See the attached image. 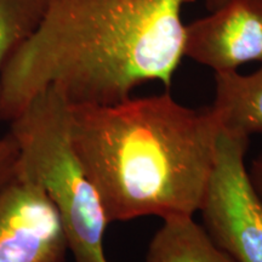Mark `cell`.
Segmentation results:
<instances>
[{"label":"cell","mask_w":262,"mask_h":262,"mask_svg":"<svg viewBox=\"0 0 262 262\" xmlns=\"http://www.w3.org/2000/svg\"><path fill=\"white\" fill-rule=\"evenodd\" d=\"M195 0H48L35 32L0 72V120L54 86L70 104L111 106L135 88L166 89L181 63L183 5Z\"/></svg>","instance_id":"6da1fadb"},{"label":"cell","mask_w":262,"mask_h":262,"mask_svg":"<svg viewBox=\"0 0 262 262\" xmlns=\"http://www.w3.org/2000/svg\"><path fill=\"white\" fill-rule=\"evenodd\" d=\"M47 5L48 0H0V72L12 51L40 25Z\"/></svg>","instance_id":"9c48e42d"},{"label":"cell","mask_w":262,"mask_h":262,"mask_svg":"<svg viewBox=\"0 0 262 262\" xmlns=\"http://www.w3.org/2000/svg\"><path fill=\"white\" fill-rule=\"evenodd\" d=\"M248 171L255 189L262 198V152L251 162L250 170Z\"/></svg>","instance_id":"8fae6325"},{"label":"cell","mask_w":262,"mask_h":262,"mask_svg":"<svg viewBox=\"0 0 262 262\" xmlns=\"http://www.w3.org/2000/svg\"><path fill=\"white\" fill-rule=\"evenodd\" d=\"M183 54L214 72L262 62V0H229L186 26Z\"/></svg>","instance_id":"8992f818"},{"label":"cell","mask_w":262,"mask_h":262,"mask_svg":"<svg viewBox=\"0 0 262 262\" xmlns=\"http://www.w3.org/2000/svg\"><path fill=\"white\" fill-rule=\"evenodd\" d=\"M221 125L211 107L169 91L111 106L70 104L73 148L110 224L194 216L214 168Z\"/></svg>","instance_id":"7a4b0ae2"},{"label":"cell","mask_w":262,"mask_h":262,"mask_svg":"<svg viewBox=\"0 0 262 262\" xmlns=\"http://www.w3.org/2000/svg\"><path fill=\"white\" fill-rule=\"evenodd\" d=\"M9 133L18 148L17 171L38 182L50 196L74 261L108 262L103 235L110 222L72 145L70 103L48 86L10 122Z\"/></svg>","instance_id":"3957f363"},{"label":"cell","mask_w":262,"mask_h":262,"mask_svg":"<svg viewBox=\"0 0 262 262\" xmlns=\"http://www.w3.org/2000/svg\"><path fill=\"white\" fill-rule=\"evenodd\" d=\"M146 262H235L192 216L163 219L149 242Z\"/></svg>","instance_id":"ba28073f"},{"label":"cell","mask_w":262,"mask_h":262,"mask_svg":"<svg viewBox=\"0 0 262 262\" xmlns=\"http://www.w3.org/2000/svg\"><path fill=\"white\" fill-rule=\"evenodd\" d=\"M68 241L44 188L24 173L0 191V262H64Z\"/></svg>","instance_id":"5b68a950"},{"label":"cell","mask_w":262,"mask_h":262,"mask_svg":"<svg viewBox=\"0 0 262 262\" xmlns=\"http://www.w3.org/2000/svg\"><path fill=\"white\" fill-rule=\"evenodd\" d=\"M18 148L10 133L0 137V191L16 175Z\"/></svg>","instance_id":"30bf717a"},{"label":"cell","mask_w":262,"mask_h":262,"mask_svg":"<svg viewBox=\"0 0 262 262\" xmlns=\"http://www.w3.org/2000/svg\"><path fill=\"white\" fill-rule=\"evenodd\" d=\"M229 0H205V5L208 6V9L210 11H215V10L220 9L225 4H227Z\"/></svg>","instance_id":"7c38bea8"},{"label":"cell","mask_w":262,"mask_h":262,"mask_svg":"<svg viewBox=\"0 0 262 262\" xmlns=\"http://www.w3.org/2000/svg\"><path fill=\"white\" fill-rule=\"evenodd\" d=\"M249 137L220 131L199 208L211 241L235 262H262V198L245 166Z\"/></svg>","instance_id":"277c9868"},{"label":"cell","mask_w":262,"mask_h":262,"mask_svg":"<svg viewBox=\"0 0 262 262\" xmlns=\"http://www.w3.org/2000/svg\"><path fill=\"white\" fill-rule=\"evenodd\" d=\"M211 108L222 130L248 137L262 134V67L249 75L215 72Z\"/></svg>","instance_id":"52a82bcc"}]
</instances>
